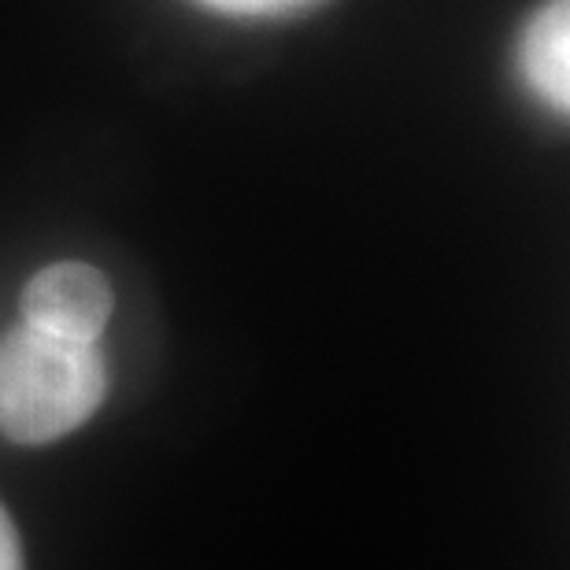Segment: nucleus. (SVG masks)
I'll use <instances>...</instances> for the list:
<instances>
[{
    "mask_svg": "<svg viewBox=\"0 0 570 570\" xmlns=\"http://www.w3.org/2000/svg\"><path fill=\"white\" fill-rule=\"evenodd\" d=\"M108 363L97 341H67L19 323L0 341V433L16 444L60 441L97 415Z\"/></svg>",
    "mask_w": 570,
    "mask_h": 570,
    "instance_id": "1",
    "label": "nucleus"
},
{
    "mask_svg": "<svg viewBox=\"0 0 570 570\" xmlns=\"http://www.w3.org/2000/svg\"><path fill=\"white\" fill-rule=\"evenodd\" d=\"M116 312L108 278L97 267L63 259L41 267L22 289V323L67 341H100Z\"/></svg>",
    "mask_w": 570,
    "mask_h": 570,
    "instance_id": "2",
    "label": "nucleus"
},
{
    "mask_svg": "<svg viewBox=\"0 0 570 570\" xmlns=\"http://www.w3.org/2000/svg\"><path fill=\"white\" fill-rule=\"evenodd\" d=\"M519 71L533 97L570 108V0H544L519 38Z\"/></svg>",
    "mask_w": 570,
    "mask_h": 570,
    "instance_id": "3",
    "label": "nucleus"
},
{
    "mask_svg": "<svg viewBox=\"0 0 570 570\" xmlns=\"http://www.w3.org/2000/svg\"><path fill=\"white\" fill-rule=\"evenodd\" d=\"M197 4L212 8V11H223V16H289V11H301V8H312L318 0H197Z\"/></svg>",
    "mask_w": 570,
    "mask_h": 570,
    "instance_id": "4",
    "label": "nucleus"
},
{
    "mask_svg": "<svg viewBox=\"0 0 570 570\" xmlns=\"http://www.w3.org/2000/svg\"><path fill=\"white\" fill-rule=\"evenodd\" d=\"M0 570H22V549H19V533L16 522L0 504Z\"/></svg>",
    "mask_w": 570,
    "mask_h": 570,
    "instance_id": "5",
    "label": "nucleus"
}]
</instances>
